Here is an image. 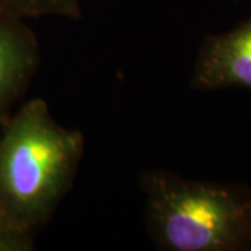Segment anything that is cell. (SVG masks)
I'll use <instances>...</instances> for the list:
<instances>
[{"label":"cell","mask_w":251,"mask_h":251,"mask_svg":"<svg viewBox=\"0 0 251 251\" xmlns=\"http://www.w3.org/2000/svg\"><path fill=\"white\" fill-rule=\"evenodd\" d=\"M85 150L80 130L59 125L42 98L0 127V225L35 234L72 188Z\"/></svg>","instance_id":"1"},{"label":"cell","mask_w":251,"mask_h":251,"mask_svg":"<svg viewBox=\"0 0 251 251\" xmlns=\"http://www.w3.org/2000/svg\"><path fill=\"white\" fill-rule=\"evenodd\" d=\"M150 237L166 251L251 250V188L181 177L165 169L141 175Z\"/></svg>","instance_id":"2"},{"label":"cell","mask_w":251,"mask_h":251,"mask_svg":"<svg viewBox=\"0 0 251 251\" xmlns=\"http://www.w3.org/2000/svg\"><path fill=\"white\" fill-rule=\"evenodd\" d=\"M190 85L196 91L242 88L251 92V17L227 32L205 36Z\"/></svg>","instance_id":"3"},{"label":"cell","mask_w":251,"mask_h":251,"mask_svg":"<svg viewBox=\"0 0 251 251\" xmlns=\"http://www.w3.org/2000/svg\"><path fill=\"white\" fill-rule=\"evenodd\" d=\"M39 63V42L25 20L0 14V127L16 110Z\"/></svg>","instance_id":"4"},{"label":"cell","mask_w":251,"mask_h":251,"mask_svg":"<svg viewBox=\"0 0 251 251\" xmlns=\"http://www.w3.org/2000/svg\"><path fill=\"white\" fill-rule=\"evenodd\" d=\"M0 14L23 20L41 17L78 20L81 6L78 0H0Z\"/></svg>","instance_id":"5"},{"label":"cell","mask_w":251,"mask_h":251,"mask_svg":"<svg viewBox=\"0 0 251 251\" xmlns=\"http://www.w3.org/2000/svg\"><path fill=\"white\" fill-rule=\"evenodd\" d=\"M35 234L24 233L0 225V251L34 250Z\"/></svg>","instance_id":"6"}]
</instances>
